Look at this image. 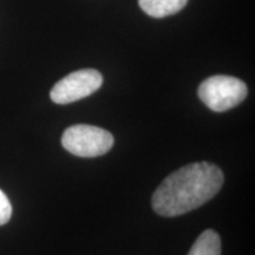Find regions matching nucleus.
Returning a JSON list of instances; mask_svg holds the SVG:
<instances>
[{"instance_id":"1","label":"nucleus","mask_w":255,"mask_h":255,"mask_svg":"<svg viewBox=\"0 0 255 255\" xmlns=\"http://www.w3.org/2000/svg\"><path fill=\"white\" fill-rule=\"evenodd\" d=\"M223 173L218 165L196 162L165 177L152 195V208L158 215L173 218L199 208L219 193Z\"/></svg>"},{"instance_id":"2","label":"nucleus","mask_w":255,"mask_h":255,"mask_svg":"<svg viewBox=\"0 0 255 255\" xmlns=\"http://www.w3.org/2000/svg\"><path fill=\"white\" fill-rule=\"evenodd\" d=\"M200 100L210 110L225 113L233 109L246 98L247 85L241 79L232 76L218 75L207 78L199 87Z\"/></svg>"},{"instance_id":"3","label":"nucleus","mask_w":255,"mask_h":255,"mask_svg":"<svg viewBox=\"0 0 255 255\" xmlns=\"http://www.w3.org/2000/svg\"><path fill=\"white\" fill-rule=\"evenodd\" d=\"M62 144L70 154L79 157H97L113 148L114 137L102 128L76 124L68 128L62 136Z\"/></svg>"},{"instance_id":"4","label":"nucleus","mask_w":255,"mask_h":255,"mask_svg":"<svg viewBox=\"0 0 255 255\" xmlns=\"http://www.w3.org/2000/svg\"><path fill=\"white\" fill-rule=\"evenodd\" d=\"M103 84V76L95 69L75 71L56 83L50 97L56 104H69L88 97Z\"/></svg>"},{"instance_id":"5","label":"nucleus","mask_w":255,"mask_h":255,"mask_svg":"<svg viewBox=\"0 0 255 255\" xmlns=\"http://www.w3.org/2000/svg\"><path fill=\"white\" fill-rule=\"evenodd\" d=\"M188 0H138L139 7L152 18H164L180 12Z\"/></svg>"},{"instance_id":"6","label":"nucleus","mask_w":255,"mask_h":255,"mask_svg":"<svg viewBox=\"0 0 255 255\" xmlns=\"http://www.w3.org/2000/svg\"><path fill=\"white\" fill-rule=\"evenodd\" d=\"M188 255H221V239L213 229H207L196 239Z\"/></svg>"},{"instance_id":"7","label":"nucleus","mask_w":255,"mask_h":255,"mask_svg":"<svg viewBox=\"0 0 255 255\" xmlns=\"http://www.w3.org/2000/svg\"><path fill=\"white\" fill-rule=\"evenodd\" d=\"M12 215V206L5 193L0 189V226L9 221Z\"/></svg>"}]
</instances>
